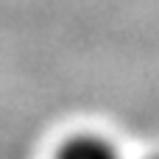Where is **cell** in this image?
I'll return each mask as SVG.
<instances>
[{"label":"cell","mask_w":159,"mask_h":159,"mask_svg":"<svg viewBox=\"0 0 159 159\" xmlns=\"http://www.w3.org/2000/svg\"><path fill=\"white\" fill-rule=\"evenodd\" d=\"M56 159H120V154L106 143L103 137L95 134H75L64 140L56 151Z\"/></svg>","instance_id":"cell-1"}]
</instances>
